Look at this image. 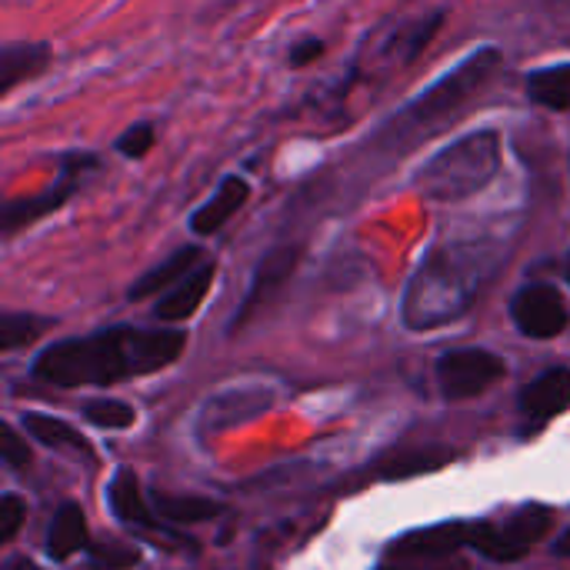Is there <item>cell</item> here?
I'll use <instances>...</instances> for the list:
<instances>
[{"label":"cell","instance_id":"6da1fadb","mask_svg":"<svg viewBox=\"0 0 570 570\" xmlns=\"http://www.w3.org/2000/svg\"><path fill=\"white\" fill-rule=\"evenodd\" d=\"M184 344V331L170 327H110L90 337L57 341L40 351L33 361V377L53 387H107L174 364Z\"/></svg>","mask_w":570,"mask_h":570},{"label":"cell","instance_id":"7a4b0ae2","mask_svg":"<svg viewBox=\"0 0 570 570\" xmlns=\"http://www.w3.org/2000/svg\"><path fill=\"white\" fill-rule=\"evenodd\" d=\"M501 167V140L494 130H478L444 147L417 177L421 190L434 200H461L491 184Z\"/></svg>","mask_w":570,"mask_h":570},{"label":"cell","instance_id":"3957f363","mask_svg":"<svg viewBox=\"0 0 570 570\" xmlns=\"http://www.w3.org/2000/svg\"><path fill=\"white\" fill-rule=\"evenodd\" d=\"M478 291V264H464L454 257H434L421 267V274L411 284L404 317L411 327H434L451 317H458Z\"/></svg>","mask_w":570,"mask_h":570},{"label":"cell","instance_id":"277c9868","mask_svg":"<svg viewBox=\"0 0 570 570\" xmlns=\"http://www.w3.org/2000/svg\"><path fill=\"white\" fill-rule=\"evenodd\" d=\"M498 63H501V57H498V50H491V47L471 53L458 70H451L441 83H434L428 94H421V97L407 107V114L401 117V130L417 134V130L434 127V124H441L444 117H451L478 87H484V80L498 70Z\"/></svg>","mask_w":570,"mask_h":570},{"label":"cell","instance_id":"5b68a950","mask_svg":"<svg viewBox=\"0 0 570 570\" xmlns=\"http://www.w3.org/2000/svg\"><path fill=\"white\" fill-rule=\"evenodd\" d=\"M554 524V514L548 508H521L518 514L508 518V524H471V548L481 551L484 558L508 564L524 558Z\"/></svg>","mask_w":570,"mask_h":570},{"label":"cell","instance_id":"8992f818","mask_svg":"<svg viewBox=\"0 0 570 570\" xmlns=\"http://www.w3.org/2000/svg\"><path fill=\"white\" fill-rule=\"evenodd\" d=\"M504 377V361L484 347L451 351L438 361V387L448 401H468Z\"/></svg>","mask_w":570,"mask_h":570},{"label":"cell","instance_id":"52a82bcc","mask_svg":"<svg viewBox=\"0 0 570 570\" xmlns=\"http://www.w3.org/2000/svg\"><path fill=\"white\" fill-rule=\"evenodd\" d=\"M511 317H514L521 334L538 337V341H551V337L564 334V327H568V304L554 287L528 284L514 294Z\"/></svg>","mask_w":570,"mask_h":570},{"label":"cell","instance_id":"ba28073f","mask_svg":"<svg viewBox=\"0 0 570 570\" xmlns=\"http://www.w3.org/2000/svg\"><path fill=\"white\" fill-rule=\"evenodd\" d=\"M521 414L528 421H551L558 414H564L570 407V371L568 367H551L544 371L538 381H531L521 391Z\"/></svg>","mask_w":570,"mask_h":570},{"label":"cell","instance_id":"9c48e42d","mask_svg":"<svg viewBox=\"0 0 570 570\" xmlns=\"http://www.w3.org/2000/svg\"><path fill=\"white\" fill-rule=\"evenodd\" d=\"M471 548V524H438L428 531H414L404 541L394 544L397 558H417V561H444L454 551Z\"/></svg>","mask_w":570,"mask_h":570},{"label":"cell","instance_id":"30bf717a","mask_svg":"<svg viewBox=\"0 0 570 570\" xmlns=\"http://www.w3.org/2000/svg\"><path fill=\"white\" fill-rule=\"evenodd\" d=\"M210 281H214V264L194 267L177 287H170V291L157 301V307H154L157 321H187V317L204 304V297H207V291H210Z\"/></svg>","mask_w":570,"mask_h":570},{"label":"cell","instance_id":"8fae6325","mask_svg":"<svg viewBox=\"0 0 570 570\" xmlns=\"http://www.w3.org/2000/svg\"><path fill=\"white\" fill-rule=\"evenodd\" d=\"M107 501L117 521L134 524V528H157V518L140 491V478L130 468H120L114 481L107 484Z\"/></svg>","mask_w":570,"mask_h":570},{"label":"cell","instance_id":"7c38bea8","mask_svg":"<svg viewBox=\"0 0 570 570\" xmlns=\"http://www.w3.org/2000/svg\"><path fill=\"white\" fill-rule=\"evenodd\" d=\"M204 264V250L200 247H180L177 254H170L164 264L150 267L134 287H130V301H144L150 294H167L170 287H177L194 267Z\"/></svg>","mask_w":570,"mask_h":570},{"label":"cell","instance_id":"4fadbf2b","mask_svg":"<svg viewBox=\"0 0 570 570\" xmlns=\"http://www.w3.org/2000/svg\"><path fill=\"white\" fill-rule=\"evenodd\" d=\"M247 197H250V187H247V180L244 177H227L220 187H217V194L194 214V220H190V227H194V234H214V230H220L244 204H247Z\"/></svg>","mask_w":570,"mask_h":570},{"label":"cell","instance_id":"5bb4252c","mask_svg":"<svg viewBox=\"0 0 570 570\" xmlns=\"http://www.w3.org/2000/svg\"><path fill=\"white\" fill-rule=\"evenodd\" d=\"M87 544H90V538H87L83 511L77 504H60L47 528V554L53 561H67V558L87 551Z\"/></svg>","mask_w":570,"mask_h":570},{"label":"cell","instance_id":"9a60e30c","mask_svg":"<svg viewBox=\"0 0 570 570\" xmlns=\"http://www.w3.org/2000/svg\"><path fill=\"white\" fill-rule=\"evenodd\" d=\"M73 164L60 174V180H57V187L53 190H47V194H40V197H23V200H13V204H7L3 207V234H13V230H20V227H27V224H33L37 217H43V214H53L63 200H67V194L77 187V180H73Z\"/></svg>","mask_w":570,"mask_h":570},{"label":"cell","instance_id":"2e32d148","mask_svg":"<svg viewBox=\"0 0 570 570\" xmlns=\"http://www.w3.org/2000/svg\"><path fill=\"white\" fill-rule=\"evenodd\" d=\"M50 53L43 43H7L0 50V90L10 94L20 80L40 73L47 67Z\"/></svg>","mask_w":570,"mask_h":570},{"label":"cell","instance_id":"e0dca14e","mask_svg":"<svg viewBox=\"0 0 570 570\" xmlns=\"http://www.w3.org/2000/svg\"><path fill=\"white\" fill-rule=\"evenodd\" d=\"M23 431L40 441L43 448H53V451H70V454H90L87 441L60 417H50V414H23Z\"/></svg>","mask_w":570,"mask_h":570},{"label":"cell","instance_id":"ac0fdd59","mask_svg":"<svg viewBox=\"0 0 570 570\" xmlns=\"http://www.w3.org/2000/svg\"><path fill=\"white\" fill-rule=\"evenodd\" d=\"M528 94H531V100H538L541 107H551V110H568L570 107V63H558V67L534 70V73L528 77Z\"/></svg>","mask_w":570,"mask_h":570},{"label":"cell","instance_id":"d6986e66","mask_svg":"<svg viewBox=\"0 0 570 570\" xmlns=\"http://www.w3.org/2000/svg\"><path fill=\"white\" fill-rule=\"evenodd\" d=\"M154 511L160 514V521L167 524H204L214 521L224 508L207 501V498H174V494H157L154 498Z\"/></svg>","mask_w":570,"mask_h":570},{"label":"cell","instance_id":"ffe728a7","mask_svg":"<svg viewBox=\"0 0 570 570\" xmlns=\"http://www.w3.org/2000/svg\"><path fill=\"white\" fill-rule=\"evenodd\" d=\"M294 264H297V250L294 247H277L274 254H267L264 257V264L257 267V277H254V287H250V297H247V304H244V311L237 314V321L267 294V291H274L291 271H294Z\"/></svg>","mask_w":570,"mask_h":570},{"label":"cell","instance_id":"44dd1931","mask_svg":"<svg viewBox=\"0 0 570 570\" xmlns=\"http://www.w3.org/2000/svg\"><path fill=\"white\" fill-rule=\"evenodd\" d=\"M83 417L90 424L104 428V431H127L137 421L134 407L124 404V401H114V397H94V401H87L83 404Z\"/></svg>","mask_w":570,"mask_h":570},{"label":"cell","instance_id":"7402d4cb","mask_svg":"<svg viewBox=\"0 0 570 570\" xmlns=\"http://www.w3.org/2000/svg\"><path fill=\"white\" fill-rule=\"evenodd\" d=\"M47 324L50 321L30 317V314H3V321H0V344H3V351L27 347L37 334L47 331Z\"/></svg>","mask_w":570,"mask_h":570},{"label":"cell","instance_id":"603a6c76","mask_svg":"<svg viewBox=\"0 0 570 570\" xmlns=\"http://www.w3.org/2000/svg\"><path fill=\"white\" fill-rule=\"evenodd\" d=\"M87 551H90V564H94V568L107 570L134 568L137 558H140L134 548H124V544H97V548H87Z\"/></svg>","mask_w":570,"mask_h":570},{"label":"cell","instance_id":"cb8c5ba5","mask_svg":"<svg viewBox=\"0 0 570 570\" xmlns=\"http://www.w3.org/2000/svg\"><path fill=\"white\" fill-rule=\"evenodd\" d=\"M150 144H154V127L150 124H137V127H130L120 140H117V150L124 154V157H144L147 150H150Z\"/></svg>","mask_w":570,"mask_h":570},{"label":"cell","instance_id":"d4e9b609","mask_svg":"<svg viewBox=\"0 0 570 570\" xmlns=\"http://www.w3.org/2000/svg\"><path fill=\"white\" fill-rule=\"evenodd\" d=\"M3 464L13 471L30 464V448H27V441H20V434L13 428H3Z\"/></svg>","mask_w":570,"mask_h":570},{"label":"cell","instance_id":"484cf974","mask_svg":"<svg viewBox=\"0 0 570 570\" xmlns=\"http://www.w3.org/2000/svg\"><path fill=\"white\" fill-rule=\"evenodd\" d=\"M0 521H3V541H13L17 531H20V521H23V504L17 494H3L0 501Z\"/></svg>","mask_w":570,"mask_h":570},{"label":"cell","instance_id":"4316f807","mask_svg":"<svg viewBox=\"0 0 570 570\" xmlns=\"http://www.w3.org/2000/svg\"><path fill=\"white\" fill-rule=\"evenodd\" d=\"M324 50V43L317 40V37H311V40H304V43H297L294 50H291V63L294 67H301V63H311L317 53Z\"/></svg>","mask_w":570,"mask_h":570},{"label":"cell","instance_id":"83f0119b","mask_svg":"<svg viewBox=\"0 0 570 570\" xmlns=\"http://www.w3.org/2000/svg\"><path fill=\"white\" fill-rule=\"evenodd\" d=\"M7 570H43V568H37L33 561H27V558H13L10 564H7Z\"/></svg>","mask_w":570,"mask_h":570},{"label":"cell","instance_id":"f1b7e54d","mask_svg":"<svg viewBox=\"0 0 570 570\" xmlns=\"http://www.w3.org/2000/svg\"><path fill=\"white\" fill-rule=\"evenodd\" d=\"M561 558H570V531H564L561 538H558V548H554Z\"/></svg>","mask_w":570,"mask_h":570},{"label":"cell","instance_id":"f546056e","mask_svg":"<svg viewBox=\"0 0 570 570\" xmlns=\"http://www.w3.org/2000/svg\"><path fill=\"white\" fill-rule=\"evenodd\" d=\"M568 281H570V257H568Z\"/></svg>","mask_w":570,"mask_h":570}]
</instances>
